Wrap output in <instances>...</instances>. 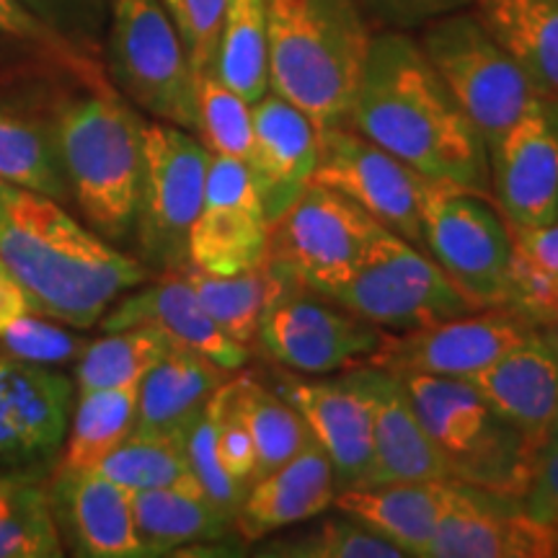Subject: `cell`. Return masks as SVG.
<instances>
[{"instance_id": "obj_52", "label": "cell", "mask_w": 558, "mask_h": 558, "mask_svg": "<svg viewBox=\"0 0 558 558\" xmlns=\"http://www.w3.org/2000/svg\"><path fill=\"white\" fill-rule=\"evenodd\" d=\"M548 337H550V339H554V341H556V344H558V324L554 326V329H548Z\"/></svg>"}, {"instance_id": "obj_16", "label": "cell", "mask_w": 558, "mask_h": 558, "mask_svg": "<svg viewBox=\"0 0 558 558\" xmlns=\"http://www.w3.org/2000/svg\"><path fill=\"white\" fill-rule=\"evenodd\" d=\"M492 197L509 228L558 220V99L538 96L488 150Z\"/></svg>"}, {"instance_id": "obj_23", "label": "cell", "mask_w": 558, "mask_h": 558, "mask_svg": "<svg viewBox=\"0 0 558 558\" xmlns=\"http://www.w3.org/2000/svg\"><path fill=\"white\" fill-rule=\"evenodd\" d=\"M465 380L535 448H546L558 418V344L548 331L535 329Z\"/></svg>"}, {"instance_id": "obj_5", "label": "cell", "mask_w": 558, "mask_h": 558, "mask_svg": "<svg viewBox=\"0 0 558 558\" xmlns=\"http://www.w3.org/2000/svg\"><path fill=\"white\" fill-rule=\"evenodd\" d=\"M411 401L458 484L522 501L533 478L535 448L469 380L403 373Z\"/></svg>"}, {"instance_id": "obj_44", "label": "cell", "mask_w": 558, "mask_h": 558, "mask_svg": "<svg viewBox=\"0 0 558 558\" xmlns=\"http://www.w3.org/2000/svg\"><path fill=\"white\" fill-rule=\"evenodd\" d=\"M0 34L19 41H29L41 52H50L62 65L81 75L83 81L96 86V83H111L99 65V60H90L86 54L75 52L65 39H60L45 21L34 16L21 0H0Z\"/></svg>"}, {"instance_id": "obj_1", "label": "cell", "mask_w": 558, "mask_h": 558, "mask_svg": "<svg viewBox=\"0 0 558 558\" xmlns=\"http://www.w3.org/2000/svg\"><path fill=\"white\" fill-rule=\"evenodd\" d=\"M347 128L424 179L492 197L484 137L422 45L407 34L388 32L369 39Z\"/></svg>"}, {"instance_id": "obj_25", "label": "cell", "mask_w": 558, "mask_h": 558, "mask_svg": "<svg viewBox=\"0 0 558 558\" xmlns=\"http://www.w3.org/2000/svg\"><path fill=\"white\" fill-rule=\"evenodd\" d=\"M469 494L471 486L448 481H390L344 488L333 505L378 530L407 558H427L439 522Z\"/></svg>"}, {"instance_id": "obj_33", "label": "cell", "mask_w": 558, "mask_h": 558, "mask_svg": "<svg viewBox=\"0 0 558 558\" xmlns=\"http://www.w3.org/2000/svg\"><path fill=\"white\" fill-rule=\"evenodd\" d=\"M47 473L24 471L0 488V558L65 556L47 492Z\"/></svg>"}, {"instance_id": "obj_3", "label": "cell", "mask_w": 558, "mask_h": 558, "mask_svg": "<svg viewBox=\"0 0 558 558\" xmlns=\"http://www.w3.org/2000/svg\"><path fill=\"white\" fill-rule=\"evenodd\" d=\"M369 39L354 0H267L269 90L318 130L347 128Z\"/></svg>"}, {"instance_id": "obj_6", "label": "cell", "mask_w": 558, "mask_h": 558, "mask_svg": "<svg viewBox=\"0 0 558 558\" xmlns=\"http://www.w3.org/2000/svg\"><path fill=\"white\" fill-rule=\"evenodd\" d=\"M386 333H403L478 311L427 251L383 226L347 275L313 288Z\"/></svg>"}, {"instance_id": "obj_32", "label": "cell", "mask_w": 558, "mask_h": 558, "mask_svg": "<svg viewBox=\"0 0 558 558\" xmlns=\"http://www.w3.org/2000/svg\"><path fill=\"white\" fill-rule=\"evenodd\" d=\"M233 396L254 442L256 478L288 463L313 442L305 418L275 388H267L251 375H241V378H233Z\"/></svg>"}, {"instance_id": "obj_35", "label": "cell", "mask_w": 558, "mask_h": 558, "mask_svg": "<svg viewBox=\"0 0 558 558\" xmlns=\"http://www.w3.org/2000/svg\"><path fill=\"white\" fill-rule=\"evenodd\" d=\"M171 347L173 341L156 326L104 331L101 339L88 341L75 362V390L83 393V390L137 386Z\"/></svg>"}, {"instance_id": "obj_42", "label": "cell", "mask_w": 558, "mask_h": 558, "mask_svg": "<svg viewBox=\"0 0 558 558\" xmlns=\"http://www.w3.org/2000/svg\"><path fill=\"white\" fill-rule=\"evenodd\" d=\"M34 16L65 39L75 52L99 60L109 26L111 0H21Z\"/></svg>"}, {"instance_id": "obj_18", "label": "cell", "mask_w": 558, "mask_h": 558, "mask_svg": "<svg viewBox=\"0 0 558 558\" xmlns=\"http://www.w3.org/2000/svg\"><path fill=\"white\" fill-rule=\"evenodd\" d=\"M339 375L365 396L373 418V465H369L367 484H390V481L458 484L442 452L424 429L399 373L362 362Z\"/></svg>"}, {"instance_id": "obj_27", "label": "cell", "mask_w": 558, "mask_h": 558, "mask_svg": "<svg viewBox=\"0 0 558 558\" xmlns=\"http://www.w3.org/2000/svg\"><path fill=\"white\" fill-rule=\"evenodd\" d=\"M230 378L233 373L218 362L173 344L140 380L135 432L184 429Z\"/></svg>"}, {"instance_id": "obj_31", "label": "cell", "mask_w": 558, "mask_h": 558, "mask_svg": "<svg viewBox=\"0 0 558 558\" xmlns=\"http://www.w3.org/2000/svg\"><path fill=\"white\" fill-rule=\"evenodd\" d=\"M181 271L192 290L197 292L202 308L209 313L215 326L235 344L246 349L254 347L262 313L277 284V271L269 259H264L259 267L235 271V275H213V271L197 269L192 264Z\"/></svg>"}, {"instance_id": "obj_17", "label": "cell", "mask_w": 558, "mask_h": 558, "mask_svg": "<svg viewBox=\"0 0 558 558\" xmlns=\"http://www.w3.org/2000/svg\"><path fill=\"white\" fill-rule=\"evenodd\" d=\"M271 226L248 166L239 158H209L205 199L190 233V264L213 275L259 267L267 259Z\"/></svg>"}, {"instance_id": "obj_7", "label": "cell", "mask_w": 558, "mask_h": 558, "mask_svg": "<svg viewBox=\"0 0 558 558\" xmlns=\"http://www.w3.org/2000/svg\"><path fill=\"white\" fill-rule=\"evenodd\" d=\"M104 52L132 107L197 135V75L163 0H111Z\"/></svg>"}, {"instance_id": "obj_47", "label": "cell", "mask_w": 558, "mask_h": 558, "mask_svg": "<svg viewBox=\"0 0 558 558\" xmlns=\"http://www.w3.org/2000/svg\"><path fill=\"white\" fill-rule=\"evenodd\" d=\"M514 248L558 282V220L538 228H509Z\"/></svg>"}, {"instance_id": "obj_21", "label": "cell", "mask_w": 558, "mask_h": 558, "mask_svg": "<svg viewBox=\"0 0 558 558\" xmlns=\"http://www.w3.org/2000/svg\"><path fill=\"white\" fill-rule=\"evenodd\" d=\"M54 522L65 554L86 558L143 556L132 494L99 471L58 469L47 481Z\"/></svg>"}, {"instance_id": "obj_26", "label": "cell", "mask_w": 558, "mask_h": 558, "mask_svg": "<svg viewBox=\"0 0 558 558\" xmlns=\"http://www.w3.org/2000/svg\"><path fill=\"white\" fill-rule=\"evenodd\" d=\"M337 494L331 460L311 442L288 463L248 486L233 520L235 533L246 543H256L277 530L303 525L331 509Z\"/></svg>"}, {"instance_id": "obj_38", "label": "cell", "mask_w": 558, "mask_h": 558, "mask_svg": "<svg viewBox=\"0 0 558 558\" xmlns=\"http://www.w3.org/2000/svg\"><path fill=\"white\" fill-rule=\"evenodd\" d=\"M197 137L213 156L239 158L248 166L254 148L251 104L226 86L215 70L197 75Z\"/></svg>"}, {"instance_id": "obj_29", "label": "cell", "mask_w": 558, "mask_h": 558, "mask_svg": "<svg viewBox=\"0 0 558 558\" xmlns=\"http://www.w3.org/2000/svg\"><path fill=\"white\" fill-rule=\"evenodd\" d=\"M132 514L143 556L173 554L184 546L215 543L235 533L233 520L222 514L197 486L135 492Z\"/></svg>"}, {"instance_id": "obj_53", "label": "cell", "mask_w": 558, "mask_h": 558, "mask_svg": "<svg viewBox=\"0 0 558 558\" xmlns=\"http://www.w3.org/2000/svg\"><path fill=\"white\" fill-rule=\"evenodd\" d=\"M0 277H9V271H5L3 264H0Z\"/></svg>"}, {"instance_id": "obj_11", "label": "cell", "mask_w": 558, "mask_h": 558, "mask_svg": "<svg viewBox=\"0 0 558 558\" xmlns=\"http://www.w3.org/2000/svg\"><path fill=\"white\" fill-rule=\"evenodd\" d=\"M424 248L481 308L501 305L514 243L488 197L429 181L422 202Z\"/></svg>"}, {"instance_id": "obj_20", "label": "cell", "mask_w": 558, "mask_h": 558, "mask_svg": "<svg viewBox=\"0 0 558 558\" xmlns=\"http://www.w3.org/2000/svg\"><path fill=\"white\" fill-rule=\"evenodd\" d=\"M101 331H122L132 326H156L173 344L194 349L220 367L241 369L251 349L235 344L222 333L209 313L202 308L197 292L186 282L184 271L153 275L111 303L99 320Z\"/></svg>"}, {"instance_id": "obj_48", "label": "cell", "mask_w": 558, "mask_h": 558, "mask_svg": "<svg viewBox=\"0 0 558 558\" xmlns=\"http://www.w3.org/2000/svg\"><path fill=\"white\" fill-rule=\"evenodd\" d=\"M34 311L29 295H26L24 288L11 277H0V333L9 329L11 324H16L21 316Z\"/></svg>"}, {"instance_id": "obj_36", "label": "cell", "mask_w": 558, "mask_h": 558, "mask_svg": "<svg viewBox=\"0 0 558 558\" xmlns=\"http://www.w3.org/2000/svg\"><path fill=\"white\" fill-rule=\"evenodd\" d=\"M96 471L130 494L163 486H197L186 460L181 429L132 432L120 448L101 460Z\"/></svg>"}, {"instance_id": "obj_4", "label": "cell", "mask_w": 558, "mask_h": 558, "mask_svg": "<svg viewBox=\"0 0 558 558\" xmlns=\"http://www.w3.org/2000/svg\"><path fill=\"white\" fill-rule=\"evenodd\" d=\"M145 120L111 83L62 104L54 114L58 145L70 197L101 239L124 241L135 230L143 177Z\"/></svg>"}, {"instance_id": "obj_12", "label": "cell", "mask_w": 558, "mask_h": 558, "mask_svg": "<svg viewBox=\"0 0 558 558\" xmlns=\"http://www.w3.org/2000/svg\"><path fill=\"white\" fill-rule=\"evenodd\" d=\"M380 228L357 202L313 181L271 226L267 259L320 288L360 264Z\"/></svg>"}, {"instance_id": "obj_10", "label": "cell", "mask_w": 558, "mask_h": 558, "mask_svg": "<svg viewBox=\"0 0 558 558\" xmlns=\"http://www.w3.org/2000/svg\"><path fill=\"white\" fill-rule=\"evenodd\" d=\"M277 284L262 313L254 344L275 365L303 375H331L362 365L386 331L320 295L269 259Z\"/></svg>"}, {"instance_id": "obj_50", "label": "cell", "mask_w": 558, "mask_h": 558, "mask_svg": "<svg viewBox=\"0 0 558 558\" xmlns=\"http://www.w3.org/2000/svg\"><path fill=\"white\" fill-rule=\"evenodd\" d=\"M32 471H37V469H32ZM21 473H24V471H5V469H0V488H3L5 484H11L13 478H19Z\"/></svg>"}, {"instance_id": "obj_43", "label": "cell", "mask_w": 558, "mask_h": 558, "mask_svg": "<svg viewBox=\"0 0 558 558\" xmlns=\"http://www.w3.org/2000/svg\"><path fill=\"white\" fill-rule=\"evenodd\" d=\"M501 305L535 329H554L558 324V282L514 248Z\"/></svg>"}, {"instance_id": "obj_24", "label": "cell", "mask_w": 558, "mask_h": 558, "mask_svg": "<svg viewBox=\"0 0 558 558\" xmlns=\"http://www.w3.org/2000/svg\"><path fill=\"white\" fill-rule=\"evenodd\" d=\"M558 533L522 509L520 501L471 494L439 522L427 558H550Z\"/></svg>"}, {"instance_id": "obj_30", "label": "cell", "mask_w": 558, "mask_h": 558, "mask_svg": "<svg viewBox=\"0 0 558 558\" xmlns=\"http://www.w3.org/2000/svg\"><path fill=\"white\" fill-rule=\"evenodd\" d=\"M137 386L83 390L75 396L73 416L58 469L96 471L111 450L120 448L137 418Z\"/></svg>"}, {"instance_id": "obj_51", "label": "cell", "mask_w": 558, "mask_h": 558, "mask_svg": "<svg viewBox=\"0 0 558 558\" xmlns=\"http://www.w3.org/2000/svg\"><path fill=\"white\" fill-rule=\"evenodd\" d=\"M546 445H550V448H558V418H556L554 429H550V435H548V442H546Z\"/></svg>"}, {"instance_id": "obj_39", "label": "cell", "mask_w": 558, "mask_h": 558, "mask_svg": "<svg viewBox=\"0 0 558 558\" xmlns=\"http://www.w3.org/2000/svg\"><path fill=\"white\" fill-rule=\"evenodd\" d=\"M264 554L290 558H407L403 550L383 538L378 530L367 527L365 522L347 512L324 520L316 530L300 538L271 543Z\"/></svg>"}, {"instance_id": "obj_37", "label": "cell", "mask_w": 558, "mask_h": 558, "mask_svg": "<svg viewBox=\"0 0 558 558\" xmlns=\"http://www.w3.org/2000/svg\"><path fill=\"white\" fill-rule=\"evenodd\" d=\"M0 181L68 199V179L52 132L0 111Z\"/></svg>"}, {"instance_id": "obj_22", "label": "cell", "mask_w": 558, "mask_h": 558, "mask_svg": "<svg viewBox=\"0 0 558 558\" xmlns=\"http://www.w3.org/2000/svg\"><path fill=\"white\" fill-rule=\"evenodd\" d=\"M275 390L305 418L313 442L331 460L339 492L365 486L373 465V418L365 396L341 375L337 380L282 375Z\"/></svg>"}, {"instance_id": "obj_46", "label": "cell", "mask_w": 558, "mask_h": 558, "mask_svg": "<svg viewBox=\"0 0 558 558\" xmlns=\"http://www.w3.org/2000/svg\"><path fill=\"white\" fill-rule=\"evenodd\" d=\"M520 505L530 518L554 527L558 533V448L546 445L541 450L538 460H535L533 478H530Z\"/></svg>"}, {"instance_id": "obj_14", "label": "cell", "mask_w": 558, "mask_h": 558, "mask_svg": "<svg viewBox=\"0 0 558 558\" xmlns=\"http://www.w3.org/2000/svg\"><path fill=\"white\" fill-rule=\"evenodd\" d=\"M533 331L535 326L514 311L488 305L424 329L386 333L367 362L399 375L418 373L465 380L497 362Z\"/></svg>"}, {"instance_id": "obj_19", "label": "cell", "mask_w": 558, "mask_h": 558, "mask_svg": "<svg viewBox=\"0 0 558 558\" xmlns=\"http://www.w3.org/2000/svg\"><path fill=\"white\" fill-rule=\"evenodd\" d=\"M254 148L248 171L254 177L269 226L282 218L316 179L318 128L295 104L267 90L251 104Z\"/></svg>"}, {"instance_id": "obj_40", "label": "cell", "mask_w": 558, "mask_h": 558, "mask_svg": "<svg viewBox=\"0 0 558 558\" xmlns=\"http://www.w3.org/2000/svg\"><path fill=\"white\" fill-rule=\"evenodd\" d=\"M181 437H184V450L186 460H190L192 476L202 488V494H205L222 514L235 520V512H239L248 486L241 484V481L226 469V463H222L218 450V432H215V418L209 414L207 407L181 429Z\"/></svg>"}, {"instance_id": "obj_34", "label": "cell", "mask_w": 558, "mask_h": 558, "mask_svg": "<svg viewBox=\"0 0 558 558\" xmlns=\"http://www.w3.org/2000/svg\"><path fill=\"white\" fill-rule=\"evenodd\" d=\"M213 70L248 104L267 94V0H228Z\"/></svg>"}, {"instance_id": "obj_49", "label": "cell", "mask_w": 558, "mask_h": 558, "mask_svg": "<svg viewBox=\"0 0 558 558\" xmlns=\"http://www.w3.org/2000/svg\"><path fill=\"white\" fill-rule=\"evenodd\" d=\"M380 3L383 9L396 13V16L418 19V16H429V13L450 9V5L460 3V0H380Z\"/></svg>"}, {"instance_id": "obj_9", "label": "cell", "mask_w": 558, "mask_h": 558, "mask_svg": "<svg viewBox=\"0 0 558 558\" xmlns=\"http://www.w3.org/2000/svg\"><path fill=\"white\" fill-rule=\"evenodd\" d=\"M422 50L484 137L486 150L543 96L476 13H452L435 21L424 32Z\"/></svg>"}, {"instance_id": "obj_15", "label": "cell", "mask_w": 558, "mask_h": 558, "mask_svg": "<svg viewBox=\"0 0 558 558\" xmlns=\"http://www.w3.org/2000/svg\"><path fill=\"white\" fill-rule=\"evenodd\" d=\"M75 380L58 367L0 352V469L52 471L75 407Z\"/></svg>"}, {"instance_id": "obj_28", "label": "cell", "mask_w": 558, "mask_h": 558, "mask_svg": "<svg viewBox=\"0 0 558 558\" xmlns=\"http://www.w3.org/2000/svg\"><path fill=\"white\" fill-rule=\"evenodd\" d=\"M473 13L543 96L558 99V0H471Z\"/></svg>"}, {"instance_id": "obj_45", "label": "cell", "mask_w": 558, "mask_h": 558, "mask_svg": "<svg viewBox=\"0 0 558 558\" xmlns=\"http://www.w3.org/2000/svg\"><path fill=\"white\" fill-rule=\"evenodd\" d=\"M163 5L184 41L194 75L213 70L228 0H163Z\"/></svg>"}, {"instance_id": "obj_41", "label": "cell", "mask_w": 558, "mask_h": 558, "mask_svg": "<svg viewBox=\"0 0 558 558\" xmlns=\"http://www.w3.org/2000/svg\"><path fill=\"white\" fill-rule=\"evenodd\" d=\"M52 320L54 318L41 316V313L21 316L16 324L0 333V352L13 360L32 362V365H75L90 339L73 331V326L52 324Z\"/></svg>"}, {"instance_id": "obj_8", "label": "cell", "mask_w": 558, "mask_h": 558, "mask_svg": "<svg viewBox=\"0 0 558 558\" xmlns=\"http://www.w3.org/2000/svg\"><path fill=\"white\" fill-rule=\"evenodd\" d=\"M213 153L190 130L145 120L135 235L137 259L153 275L190 267V233L197 220Z\"/></svg>"}, {"instance_id": "obj_13", "label": "cell", "mask_w": 558, "mask_h": 558, "mask_svg": "<svg viewBox=\"0 0 558 558\" xmlns=\"http://www.w3.org/2000/svg\"><path fill=\"white\" fill-rule=\"evenodd\" d=\"M318 184L331 186L401 239L424 248L422 202L429 179L352 128L318 130Z\"/></svg>"}, {"instance_id": "obj_2", "label": "cell", "mask_w": 558, "mask_h": 558, "mask_svg": "<svg viewBox=\"0 0 558 558\" xmlns=\"http://www.w3.org/2000/svg\"><path fill=\"white\" fill-rule=\"evenodd\" d=\"M0 264L34 311L90 329L153 271L73 218L60 199L0 181Z\"/></svg>"}]
</instances>
